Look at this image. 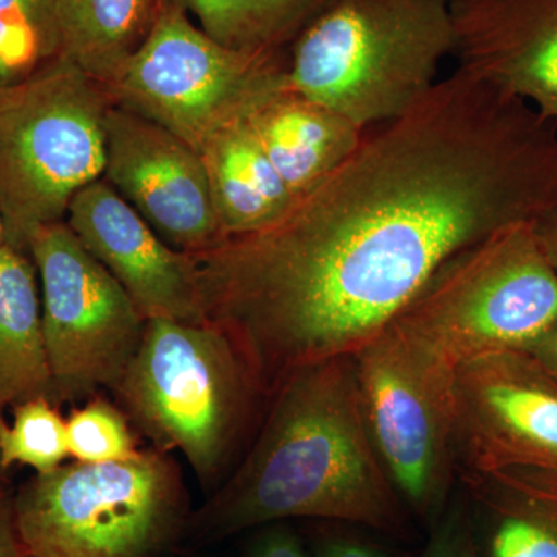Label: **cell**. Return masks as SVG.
Segmentation results:
<instances>
[{
    "mask_svg": "<svg viewBox=\"0 0 557 557\" xmlns=\"http://www.w3.org/2000/svg\"><path fill=\"white\" fill-rule=\"evenodd\" d=\"M445 2H448V3H450V2H453V0H445Z\"/></svg>",
    "mask_w": 557,
    "mask_h": 557,
    "instance_id": "cell-31",
    "label": "cell"
},
{
    "mask_svg": "<svg viewBox=\"0 0 557 557\" xmlns=\"http://www.w3.org/2000/svg\"><path fill=\"white\" fill-rule=\"evenodd\" d=\"M28 255L42 287V332L53 403L119 386L146 319L65 222L36 231Z\"/></svg>",
    "mask_w": 557,
    "mask_h": 557,
    "instance_id": "cell-10",
    "label": "cell"
},
{
    "mask_svg": "<svg viewBox=\"0 0 557 557\" xmlns=\"http://www.w3.org/2000/svg\"><path fill=\"white\" fill-rule=\"evenodd\" d=\"M362 412L399 497L435 522L454 478L456 373L387 325L354 355Z\"/></svg>",
    "mask_w": 557,
    "mask_h": 557,
    "instance_id": "cell-9",
    "label": "cell"
},
{
    "mask_svg": "<svg viewBox=\"0 0 557 557\" xmlns=\"http://www.w3.org/2000/svg\"><path fill=\"white\" fill-rule=\"evenodd\" d=\"M278 177L298 201L333 174L366 132L285 86L248 119Z\"/></svg>",
    "mask_w": 557,
    "mask_h": 557,
    "instance_id": "cell-15",
    "label": "cell"
},
{
    "mask_svg": "<svg viewBox=\"0 0 557 557\" xmlns=\"http://www.w3.org/2000/svg\"><path fill=\"white\" fill-rule=\"evenodd\" d=\"M60 57L58 0H0V87Z\"/></svg>",
    "mask_w": 557,
    "mask_h": 557,
    "instance_id": "cell-21",
    "label": "cell"
},
{
    "mask_svg": "<svg viewBox=\"0 0 557 557\" xmlns=\"http://www.w3.org/2000/svg\"><path fill=\"white\" fill-rule=\"evenodd\" d=\"M485 523L487 557H557V471L460 475Z\"/></svg>",
    "mask_w": 557,
    "mask_h": 557,
    "instance_id": "cell-16",
    "label": "cell"
},
{
    "mask_svg": "<svg viewBox=\"0 0 557 557\" xmlns=\"http://www.w3.org/2000/svg\"><path fill=\"white\" fill-rule=\"evenodd\" d=\"M557 319V271L533 223H516L450 258L391 325L457 372L504 350H527Z\"/></svg>",
    "mask_w": 557,
    "mask_h": 557,
    "instance_id": "cell-7",
    "label": "cell"
},
{
    "mask_svg": "<svg viewBox=\"0 0 557 557\" xmlns=\"http://www.w3.org/2000/svg\"><path fill=\"white\" fill-rule=\"evenodd\" d=\"M454 47L445 0H330L293 42L287 86L368 132L423 100Z\"/></svg>",
    "mask_w": 557,
    "mask_h": 557,
    "instance_id": "cell-4",
    "label": "cell"
},
{
    "mask_svg": "<svg viewBox=\"0 0 557 557\" xmlns=\"http://www.w3.org/2000/svg\"><path fill=\"white\" fill-rule=\"evenodd\" d=\"M285 86L284 53L222 46L194 25L182 3L163 0L148 39L104 87L115 108L159 124L201 152Z\"/></svg>",
    "mask_w": 557,
    "mask_h": 557,
    "instance_id": "cell-8",
    "label": "cell"
},
{
    "mask_svg": "<svg viewBox=\"0 0 557 557\" xmlns=\"http://www.w3.org/2000/svg\"><path fill=\"white\" fill-rule=\"evenodd\" d=\"M5 245V225H3L2 212H0V247Z\"/></svg>",
    "mask_w": 557,
    "mask_h": 557,
    "instance_id": "cell-30",
    "label": "cell"
},
{
    "mask_svg": "<svg viewBox=\"0 0 557 557\" xmlns=\"http://www.w3.org/2000/svg\"><path fill=\"white\" fill-rule=\"evenodd\" d=\"M27 557H160L188 531V494L170 453L36 474L13 497Z\"/></svg>",
    "mask_w": 557,
    "mask_h": 557,
    "instance_id": "cell-5",
    "label": "cell"
},
{
    "mask_svg": "<svg viewBox=\"0 0 557 557\" xmlns=\"http://www.w3.org/2000/svg\"><path fill=\"white\" fill-rule=\"evenodd\" d=\"M163 0H58L61 57L102 86L148 39Z\"/></svg>",
    "mask_w": 557,
    "mask_h": 557,
    "instance_id": "cell-19",
    "label": "cell"
},
{
    "mask_svg": "<svg viewBox=\"0 0 557 557\" xmlns=\"http://www.w3.org/2000/svg\"><path fill=\"white\" fill-rule=\"evenodd\" d=\"M533 226L545 258L557 271V207L534 223Z\"/></svg>",
    "mask_w": 557,
    "mask_h": 557,
    "instance_id": "cell-28",
    "label": "cell"
},
{
    "mask_svg": "<svg viewBox=\"0 0 557 557\" xmlns=\"http://www.w3.org/2000/svg\"><path fill=\"white\" fill-rule=\"evenodd\" d=\"M116 401L152 448L186 457L215 491L251 442L267 399L239 351L212 324L148 319Z\"/></svg>",
    "mask_w": 557,
    "mask_h": 557,
    "instance_id": "cell-3",
    "label": "cell"
},
{
    "mask_svg": "<svg viewBox=\"0 0 557 557\" xmlns=\"http://www.w3.org/2000/svg\"><path fill=\"white\" fill-rule=\"evenodd\" d=\"M557 207V123L457 67L274 225L193 255L201 310L270 398L354 357L450 258Z\"/></svg>",
    "mask_w": 557,
    "mask_h": 557,
    "instance_id": "cell-1",
    "label": "cell"
},
{
    "mask_svg": "<svg viewBox=\"0 0 557 557\" xmlns=\"http://www.w3.org/2000/svg\"><path fill=\"white\" fill-rule=\"evenodd\" d=\"M457 67L557 123V0H453Z\"/></svg>",
    "mask_w": 557,
    "mask_h": 557,
    "instance_id": "cell-14",
    "label": "cell"
},
{
    "mask_svg": "<svg viewBox=\"0 0 557 557\" xmlns=\"http://www.w3.org/2000/svg\"><path fill=\"white\" fill-rule=\"evenodd\" d=\"M0 557H27L14 525L13 497L0 491Z\"/></svg>",
    "mask_w": 557,
    "mask_h": 557,
    "instance_id": "cell-27",
    "label": "cell"
},
{
    "mask_svg": "<svg viewBox=\"0 0 557 557\" xmlns=\"http://www.w3.org/2000/svg\"><path fill=\"white\" fill-rule=\"evenodd\" d=\"M0 418H2V412H0ZM0 469H2V467H0Z\"/></svg>",
    "mask_w": 557,
    "mask_h": 557,
    "instance_id": "cell-32",
    "label": "cell"
},
{
    "mask_svg": "<svg viewBox=\"0 0 557 557\" xmlns=\"http://www.w3.org/2000/svg\"><path fill=\"white\" fill-rule=\"evenodd\" d=\"M65 223L146 321L207 324L194 256L170 247L104 178L76 194Z\"/></svg>",
    "mask_w": 557,
    "mask_h": 557,
    "instance_id": "cell-13",
    "label": "cell"
},
{
    "mask_svg": "<svg viewBox=\"0 0 557 557\" xmlns=\"http://www.w3.org/2000/svg\"><path fill=\"white\" fill-rule=\"evenodd\" d=\"M67 442L69 456L81 463L127 460L141 450L126 413L98 395L70 412Z\"/></svg>",
    "mask_w": 557,
    "mask_h": 557,
    "instance_id": "cell-23",
    "label": "cell"
},
{
    "mask_svg": "<svg viewBox=\"0 0 557 557\" xmlns=\"http://www.w3.org/2000/svg\"><path fill=\"white\" fill-rule=\"evenodd\" d=\"M199 20L200 28L222 46L245 51H277L299 33L330 0H177Z\"/></svg>",
    "mask_w": 557,
    "mask_h": 557,
    "instance_id": "cell-20",
    "label": "cell"
},
{
    "mask_svg": "<svg viewBox=\"0 0 557 557\" xmlns=\"http://www.w3.org/2000/svg\"><path fill=\"white\" fill-rule=\"evenodd\" d=\"M457 478L557 471V379L527 350L469 361L454 381Z\"/></svg>",
    "mask_w": 557,
    "mask_h": 557,
    "instance_id": "cell-11",
    "label": "cell"
},
{
    "mask_svg": "<svg viewBox=\"0 0 557 557\" xmlns=\"http://www.w3.org/2000/svg\"><path fill=\"white\" fill-rule=\"evenodd\" d=\"M102 178L177 251L199 255L223 239L199 150L115 106L106 116Z\"/></svg>",
    "mask_w": 557,
    "mask_h": 557,
    "instance_id": "cell-12",
    "label": "cell"
},
{
    "mask_svg": "<svg viewBox=\"0 0 557 557\" xmlns=\"http://www.w3.org/2000/svg\"><path fill=\"white\" fill-rule=\"evenodd\" d=\"M36 273L30 255L0 247V412L32 398L53 403Z\"/></svg>",
    "mask_w": 557,
    "mask_h": 557,
    "instance_id": "cell-18",
    "label": "cell"
},
{
    "mask_svg": "<svg viewBox=\"0 0 557 557\" xmlns=\"http://www.w3.org/2000/svg\"><path fill=\"white\" fill-rule=\"evenodd\" d=\"M527 351L557 379V319L533 346L527 348Z\"/></svg>",
    "mask_w": 557,
    "mask_h": 557,
    "instance_id": "cell-29",
    "label": "cell"
},
{
    "mask_svg": "<svg viewBox=\"0 0 557 557\" xmlns=\"http://www.w3.org/2000/svg\"><path fill=\"white\" fill-rule=\"evenodd\" d=\"M313 557H397L373 539L348 530L321 531L314 539Z\"/></svg>",
    "mask_w": 557,
    "mask_h": 557,
    "instance_id": "cell-25",
    "label": "cell"
},
{
    "mask_svg": "<svg viewBox=\"0 0 557 557\" xmlns=\"http://www.w3.org/2000/svg\"><path fill=\"white\" fill-rule=\"evenodd\" d=\"M200 153L223 239L269 228L295 205L248 120L220 132Z\"/></svg>",
    "mask_w": 557,
    "mask_h": 557,
    "instance_id": "cell-17",
    "label": "cell"
},
{
    "mask_svg": "<svg viewBox=\"0 0 557 557\" xmlns=\"http://www.w3.org/2000/svg\"><path fill=\"white\" fill-rule=\"evenodd\" d=\"M406 511L370 437L355 359L338 357L296 370L274 391L244 457L188 531L219 541L304 518L408 537Z\"/></svg>",
    "mask_w": 557,
    "mask_h": 557,
    "instance_id": "cell-2",
    "label": "cell"
},
{
    "mask_svg": "<svg viewBox=\"0 0 557 557\" xmlns=\"http://www.w3.org/2000/svg\"><path fill=\"white\" fill-rule=\"evenodd\" d=\"M247 557H311L298 534L281 522L270 523L252 541Z\"/></svg>",
    "mask_w": 557,
    "mask_h": 557,
    "instance_id": "cell-26",
    "label": "cell"
},
{
    "mask_svg": "<svg viewBox=\"0 0 557 557\" xmlns=\"http://www.w3.org/2000/svg\"><path fill=\"white\" fill-rule=\"evenodd\" d=\"M108 90L60 57L0 87V212L5 244L27 252L36 231L65 222L81 189L104 175Z\"/></svg>",
    "mask_w": 557,
    "mask_h": 557,
    "instance_id": "cell-6",
    "label": "cell"
},
{
    "mask_svg": "<svg viewBox=\"0 0 557 557\" xmlns=\"http://www.w3.org/2000/svg\"><path fill=\"white\" fill-rule=\"evenodd\" d=\"M69 457L67 420L49 398L14 406L13 426L0 418V467L27 465L38 474L60 468Z\"/></svg>",
    "mask_w": 557,
    "mask_h": 557,
    "instance_id": "cell-22",
    "label": "cell"
},
{
    "mask_svg": "<svg viewBox=\"0 0 557 557\" xmlns=\"http://www.w3.org/2000/svg\"><path fill=\"white\" fill-rule=\"evenodd\" d=\"M432 525L421 557H482L475 536L474 512L465 498L448 504Z\"/></svg>",
    "mask_w": 557,
    "mask_h": 557,
    "instance_id": "cell-24",
    "label": "cell"
}]
</instances>
